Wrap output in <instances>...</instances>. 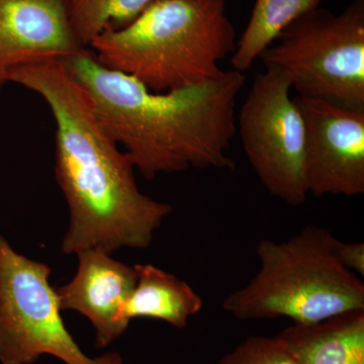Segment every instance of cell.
<instances>
[{"instance_id":"obj_1","label":"cell","mask_w":364,"mask_h":364,"mask_svg":"<svg viewBox=\"0 0 364 364\" xmlns=\"http://www.w3.org/2000/svg\"><path fill=\"white\" fill-rule=\"evenodd\" d=\"M9 82L37 93L54 117L55 172L70 212L62 252L148 247L172 207L141 193L131 158L104 130L62 61L20 67Z\"/></svg>"},{"instance_id":"obj_2","label":"cell","mask_w":364,"mask_h":364,"mask_svg":"<svg viewBox=\"0 0 364 364\" xmlns=\"http://www.w3.org/2000/svg\"><path fill=\"white\" fill-rule=\"evenodd\" d=\"M90 98L98 122L146 179L189 168L235 169L228 155L236 135V100L246 76L219 77L155 92L102 65L90 48L60 60Z\"/></svg>"},{"instance_id":"obj_3","label":"cell","mask_w":364,"mask_h":364,"mask_svg":"<svg viewBox=\"0 0 364 364\" xmlns=\"http://www.w3.org/2000/svg\"><path fill=\"white\" fill-rule=\"evenodd\" d=\"M236 43L225 0H157L128 25L98 35L90 48L102 65L165 92L219 77L220 63Z\"/></svg>"},{"instance_id":"obj_4","label":"cell","mask_w":364,"mask_h":364,"mask_svg":"<svg viewBox=\"0 0 364 364\" xmlns=\"http://www.w3.org/2000/svg\"><path fill=\"white\" fill-rule=\"evenodd\" d=\"M335 239L315 225L287 241L262 239L256 247L259 269L223 309L240 320L289 318L296 324L364 310L363 282L337 259Z\"/></svg>"},{"instance_id":"obj_5","label":"cell","mask_w":364,"mask_h":364,"mask_svg":"<svg viewBox=\"0 0 364 364\" xmlns=\"http://www.w3.org/2000/svg\"><path fill=\"white\" fill-rule=\"evenodd\" d=\"M299 97L364 109V0L339 14L320 6L294 21L260 55Z\"/></svg>"},{"instance_id":"obj_6","label":"cell","mask_w":364,"mask_h":364,"mask_svg":"<svg viewBox=\"0 0 364 364\" xmlns=\"http://www.w3.org/2000/svg\"><path fill=\"white\" fill-rule=\"evenodd\" d=\"M51 268L14 251L0 233V363L33 364L52 355L66 364H123L116 352L90 358L64 324Z\"/></svg>"},{"instance_id":"obj_7","label":"cell","mask_w":364,"mask_h":364,"mask_svg":"<svg viewBox=\"0 0 364 364\" xmlns=\"http://www.w3.org/2000/svg\"><path fill=\"white\" fill-rule=\"evenodd\" d=\"M289 79L267 67L254 78L236 131L256 176L272 196L298 207L308 198L304 170L305 124Z\"/></svg>"},{"instance_id":"obj_8","label":"cell","mask_w":364,"mask_h":364,"mask_svg":"<svg viewBox=\"0 0 364 364\" xmlns=\"http://www.w3.org/2000/svg\"><path fill=\"white\" fill-rule=\"evenodd\" d=\"M305 124L304 170L308 193H364V109L294 97Z\"/></svg>"},{"instance_id":"obj_9","label":"cell","mask_w":364,"mask_h":364,"mask_svg":"<svg viewBox=\"0 0 364 364\" xmlns=\"http://www.w3.org/2000/svg\"><path fill=\"white\" fill-rule=\"evenodd\" d=\"M83 49L65 0H0V90L20 67L64 60Z\"/></svg>"},{"instance_id":"obj_10","label":"cell","mask_w":364,"mask_h":364,"mask_svg":"<svg viewBox=\"0 0 364 364\" xmlns=\"http://www.w3.org/2000/svg\"><path fill=\"white\" fill-rule=\"evenodd\" d=\"M75 277L56 289L61 311H76L95 329V345L105 348L126 332L130 321L127 303L136 282L135 267H129L100 250L78 253Z\"/></svg>"},{"instance_id":"obj_11","label":"cell","mask_w":364,"mask_h":364,"mask_svg":"<svg viewBox=\"0 0 364 364\" xmlns=\"http://www.w3.org/2000/svg\"><path fill=\"white\" fill-rule=\"evenodd\" d=\"M277 337L299 364H364V310L312 324L294 323Z\"/></svg>"},{"instance_id":"obj_12","label":"cell","mask_w":364,"mask_h":364,"mask_svg":"<svg viewBox=\"0 0 364 364\" xmlns=\"http://www.w3.org/2000/svg\"><path fill=\"white\" fill-rule=\"evenodd\" d=\"M136 282L126 317L155 318L182 329L203 308V299L188 282L152 264H136Z\"/></svg>"},{"instance_id":"obj_13","label":"cell","mask_w":364,"mask_h":364,"mask_svg":"<svg viewBox=\"0 0 364 364\" xmlns=\"http://www.w3.org/2000/svg\"><path fill=\"white\" fill-rule=\"evenodd\" d=\"M322 0H256L247 26L232 55L235 70L244 72L277 40L279 33Z\"/></svg>"},{"instance_id":"obj_14","label":"cell","mask_w":364,"mask_h":364,"mask_svg":"<svg viewBox=\"0 0 364 364\" xmlns=\"http://www.w3.org/2000/svg\"><path fill=\"white\" fill-rule=\"evenodd\" d=\"M157 0H65L69 20L82 47L105 31L130 23Z\"/></svg>"},{"instance_id":"obj_15","label":"cell","mask_w":364,"mask_h":364,"mask_svg":"<svg viewBox=\"0 0 364 364\" xmlns=\"http://www.w3.org/2000/svg\"><path fill=\"white\" fill-rule=\"evenodd\" d=\"M218 364H299L282 340L252 336L244 340Z\"/></svg>"},{"instance_id":"obj_16","label":"cell","mask_w":364,"mask_h":364,"mask_svg":"<svg viewBox=\"0 0 364 364\" xmlns=\"http://www.w3.org/2000/svg\"><path fill=\"white\" fill-rule=\"evenodd\" d=\"M334 253L342 267L354 274L364 275V244L363 242L345 243L335 239Z\"/></svg>"}]
</instances>
